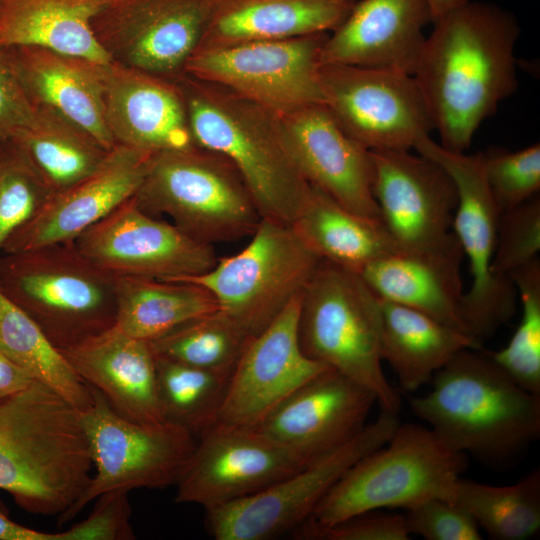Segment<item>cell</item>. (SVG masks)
<instances>
[{
  "mask_svg": "<svg viewBox=\"0 0 540 540\" xmlns=\"http://www.w3.org/2000/svg\"><path fill=\"white\" fill-rule=\"evenodd\" d=\"M451 501L464 508L494 540H527L540 531V470L518 482L494 486L460 478Z\"/></svg>",
  "mask_w": 540,
  "mask_h": 540,
  "instance_id": "e575fe53",
  "label": "cell"
},
{
  "mask_svg": "<svg viewBox=\"0 0 540 540\" xmlns=\"http://www.w3.org/2000/svg\"><path fill=\"white\" fill-rule=\"evenodd\" d=\"M251 236L243 250L218 258L209 271L171 281L209 290L218 310L254 337L303 293L321 258L285 222L262 217Z\"/></svg>",
  "mask_w": 540,
  "mask_h": 540,
  "instance_id": "9c48e42d",
  "label": "cell"
},
{
  "mask_svg": "<svg viewBox=\"0 0 540 540\" xmlns=\"http://www.w3.org/2000/svg\"><path fill=\"white\" fill-rule=\"evenodd\" d=\"M153 155L116 144L88 176L53 192L5 242L0 254L74 241L140 188Z\"/></svg>",
  "mask_w": 540,
  "mask_h": 540,
  "instance_id": "44dd1931",
  "label": "cell"
},
{
  "mask_svg": "<svg viewBox=\"0 0 540 540\" xmlns=\"http://www.w3.org/2000/svg\"><path fill=\"white\" fill-rule=\"evenodd\" d=\"M134 199L211 245L252 235L262 218L233 164L201 147L153 155Z\"/></svg>",
  "mask_w": 540,
  "mask_h": 540,
  "instance_id": "ba28073f",
  "label": "cell"
},
{
  "mask_svg": "<svg viewBox=\"0 0 540 540\" xmlns=\"http://www.w3.org/2000/svg\"><path fill=\"white\" fill-rule=\"evenodd\" d=\"M110 1L0 0V49L37 46L109 64L92 20Z\"/></svg>",
  "mask_w": 540,
  "mask_h": 540,
  "instance_id": "f1b7e54d",
  "label": "cell"
},
{
  "mask_svg": "<svg viewBox=\"0 0 540 540\" xmlns=\"http://www.w3.org/2000/svg\"><path fill=\"white\" fill-rule=\"evenodd\" d=\"M328 33L197 48L183 74L216 83L278 114L324 104L320 58Z\"/></svg>",
  "mask_w": 540,
  "mask_h": 540,
  "instance_id": "7c38bea8",
  "label": "cell"
},
{
  "mask_svg": "<svg viewBox=\"0 0 540 540\" xmlns=\"http://www.w3.org/2000/svg\"><path fill=\"white\" fill-rule=\"evenodd\" d=\"M305 466L255 429L215 425L199 436L175 484V501L209 510L262 491Z\"/></svg>",
  "mask_w": 540,
  "mask_h": 540,
  "instance_id": "ac0fdd59",
  "label": "cell"
},
{
  "mask_svg": "<svg viewBox=\"0 0 540 540\" xmlns=\"http://www.w3.org/2000/svg\"><path fill=\"white\" fill-rule=\"evenodd\" d=\"M288 151L306 181L349 211L381 221L372 194L370 151L353 140L324 104L278 115Z\"/></svg>",
  "mask_w": 540,
  "mask_h": 540,
  "instance_id": "7402d4cb",
  "label": "cell"
},
{
  "mask_svg": "<svg viewBox=\"0 0 540 540\" xmlns=\"http://www.w3.org/2000/svg\"><path fill=\"white\" fill-rule=\"evenodd\" d=\"M463 257L459 242L437 252H396L371 262L359 275L379 299L413 308L469 334L461 315Z\"/></svg>",
  "mask_w": 540,
  "mask_h": 540,
  "instance_id": "4316f807",
  "label": "cell"
},
{
  "mask_svg": "<svg viewBox=\"0 0 540 540\" xmlns=\"http://www.w3.org/2000/svg\"><path fill=\"white\" fill-rule=\"evenodd\" d=\"M433 23L428 0L355 1L345 20L328 34L321 64L390 69L414 75Z\"/></svg>",
  "mask_w": 540,
  "mask_h": 540,
  "instance_id": "cb8c5ba5",
  "label": "cell"
},
{
  "mask_svg": "<svg viewBox=\"0 0 540 540\" xmlns=\"http://www.w3.org/2000/svg\"><path fill=\"white\" fill-rule=\"evenodd\" d=\"M157 393L164 421L195 437L212 428L226 398L231 376L155 356Z\"/></svg>",
  "mask_w": 540,
  "mask_h": 540,
  "instance_id": "d590c367",
  "label": "cell"
},
{
  "mask_svg": "<svg viewBox=\"0 0 540 540\" xmlns=\"http://www.w3.org/2000/svg\"><path fill=\"white\" fill-rule=\"evenodd\" d=\"M413 148L441 165L455 182L458 203L452 230L468 258L472 279L462 297L461 315L467 332L482 342L513 316L517 291L509 277L491 271L500 213L484 176L481 154L448 151L429 135L419 138Z\"/></svg>",
  "mask_w": 540,
  "mask_h": 540,
  "instance_id": "8fae6325",
  "label": "cell"
},
{
  "mask_svg": "<svg viewBox=\"0 0 540 540\" xmlns=\"http://www.w3.org/2000/svg\"><path fill=\"white\" fill-rule=\"evenodd\" d=\"M400 424L381 409L375 421L351 441L268 488L205 510L206 527L216 540H265L294 531L359 459L384 445Z\"/></svg>",
  "mask_w": 540,
  "mask_h": 540,
  "instance_id": "4fadbf2b",
  "label": "cell"
},
{
  "mask_svg": "<svg viewBox=\"0 0 540 540\" xmlns=\"http://www.w3.org/2000/svg\"><path fill=\"white\" fill-rule=\"evenodd\" d=\"M355 1L212 0L197 48L332 32L348 16Z\"/></svg>",
  "mask_w": 540,
  "mask_h": 540,
  "instance_id": "83f0119b",
  "label": "cell"
},
{
  "mask_svg": "<svg viewBox=\"0 0 540 540\" xmlns=\"http://www.w3.org/2000/svg\"><path fill=\"white\" fill-rule=\"evenodd\" d=\"M404 516L410 534L427 540H479L480 528L470 514L445 498H429L406 509Z\"/></svg>",
  "mask_w": 540,
  "mask_h": 540,
  "instance_id": "b9f144b4",
  "label": "cell"
},
{
  "mask_svg": "<svg viewBox=\"0 0 540 540\" xmlns=\"http://www.w3.org/2000/svg\"><path fill=\"white\" fill-rule=\"evenodd\" d=\"M61 351L79 377L121 416L139 423L164 421L149 341L114 324Z\"/></svg>",
  "mask_w": 540,
  "mask_h": 540,
  "instance_id": "d4e9b609",
  "label": "cell"
},
{
  "mask_svg": "<svg viewBox=\"0 0 540 540\" xmlns=\"http://www.w3.org/2000/svg\"><path fill=\"white\" fill-rule=\"evenodd\" d=\"M212 0H111L93 18L113 61L176 80L206 28Z\"/></svg>",
  "mask_w": 540,
  "mask_h": 540,
  "instance_id": "e0dca14e",
  "label": "cell"
},
{
  "mask_svg": "<svg viewBox=\"0 0 540 540\" xmlns=\"http://www.w3.org/2000/svg\"><path fill=\"white\" fill-rule=\"evenodd\" d=\"M466 466V454L450 448L432 429L399 424L384 445L340 477L301 525L324 527L368 511L404 510L434 497L451 500Z\"/></svg>",
  "mask_w": 540,
  "mask_h": 540,
  "instance_id": "5b68a950",
  "label": "cell"
},
{
  "mask_svg": "<svg viewBox=\"0 0 540 540\" xmlns=\"http://www.w3.org/2000/svg\"><path fill=\"white\" fill-rule=\"evenodd\" d=\"M540 250V199L534 196L500 214L491 271L508 278L515 269L537 258Z\"/></svg>",
  "mask_w": 540,
  "mask_h": 540,
  "instance_id": "60d3db41",
  "label": "cell"
},
{
  "mask_svg": "<svg viewBox=\"0 0 540 540\" xmlns=\"http://www.w3.org/2000/svg\"><path fill=\"white\" fill-rule=\"evenodd\" d=\"M522 304L518 327L505 347L487 352L520 387L540 394V262L538 257L508 276Z\"/></svg>",
  "mask_w": 540,
  "mask_h": 540,
  "instance_id": "74e56055",
  "label": "cell"
},
{
  "mask_svg": "<svg viewBox=\"0 0 540 540\" xmlns=\"http://www.w3.org/2000/svg\"><path fill=\"white\" fill-rule=\"evenodd\" d=\"M38 105L23 83L8 49H0V142L18 138L34 122Z\"/></svg>",
  "mask_w": 540,
  "mask_h": 540,
  "instance_id": "f6af8a7d",
  "label": "cell"
},
{
  "mask_svg": "<svg viewBox=\"0 0 540 540\" xmlns=\"http://www.w3.org/2000/svg\"><path fill=\"white\" fill-rule=\"evenodd\" d=\"M375 402L369 389L328 367L294 391L255 430L309 465L357 436Z\"/></svg>",
  "mask_w": 540,
  "mask_h": 540,
  "instance_id": "ffe728a7",
  "label": "cell"
},
{
  "mask_svg": "<svg viewBox=\"0 0 540 540\" xmlns=\"http://www.w3.org/2000/svg\"><path fill=\"white\" fill-rule=\"evenodd\" d=\"M0 290L60 350L115 324L116 277L73 242L0 254Z\"/></svg>",
  "mask_w": 540,
  "mask_h": 540,
  "instance_id": "8992f818",
  "label": "cell"
},
{
  "mask_svg": "<svg viewBox=\"0 0 540 540\" xmlns=\"http://www.w3.org/2000/svg\"><path fill=\"white\" fill-rule=\"evenodd\" d=\"M414 73L440 146L465 153L482 122L518 86L516 16L469 0L435 20Z\"/></svg>",
  "mask_w": 540,
  "mask_h": 540,
  "instance_id": "6da1fadb",
  "label": "cell"
},
{
  "mask_svg": "<svg viewBox=\"0 0 540 540\" xmlns=\"http://www.w3.org/2000/svg\"><path fill=\"white\" fill-rule=\"evenodd\" d=\"M92 467L81 412L50 387L33 381L0 399V489L25 511L59 516Z\"/></svg>",
  "mask_w": 540,
  "mask_h": 540,
  "instance_id": "3957f363",
  "label": "cell"
},
{
  "mask_svg": "<svg viewBox=\"0 0 540 540\" xmlns=\"http://www.w3.org/2000/svg\"><path fill=\"white\" fill-rule=\"evenodd\" d=\"M90 388L92 403L81 419L95 473L79 498L58 516L59 524L72 520L104 492L175 485L197 442L181 426L121 416L102 393Z\"/></svg>",
  "mask_w": 540,
  "mask_h": 540,
  "instance_id": "30bf717a",
  "label": "cell"
},
{
  "mask_svg": "<svg viewBox=\"0 0 540 540\" xmlns=\"http://www.w3.org/2000/svg\"><path fill=\"white\" fill-rule=\"evenodd\" d=\"M0 151V253L7 239L27 223L53 191L14 144Z\"/></svg>",
  "mask_w": 540,
  "mask_h": 540,
  "instance_id": "f35d334b",
  "label": "cell"
},
{
  "mask_svg": "<svg viewBox=\"0 0 540 540\" xmlns=\"http://www.w3.org/2000/svg\"><path fill=\"white\" fill-rule=\"evenodd\" d=\"M481 154L483 172L500 214L534 197L540 189V145Z\"/></svg>",
  "mask_w": 540,
  "mask_h": 540,
  "instance_id": "ab89813d",
  "label": "cell"
},
{
  "mask_svg": "<svg viewBox=\"0 0 540 540\" xmlns=\"http://www.w3.org/2000/svg\"><path fill=\"white\" fill-rule=\"evenodd\" d=\"M301 295L250 339L231 375L216 426L255 429L294 391L328 368L300 348Z\"/></svg>",
  "mask_w": 540,
  "mask_h": 540,
  "instance_id": "d6986e66",
  "label": "cell"
},
{
  "mask_svg": "<svg viewBox=\"0 0 540 540\" xmlns=\"http://www.w3.org/2000/svg\"><path fill=\"white\" fill-rule=\"evenodd\" d=\"M291 225L321 260L358 274L371 262L398 252L381 221L349 211L312 185Z\"/></svg>",
  "mask_w": 540,
  "mask_h": 540,
  "instance_id": "4dcf8cb0",
  "label": "cell"
},
{
  "mask_svg": "<svg viewBox=\"0 0 540 540\" xmlns=\"http://www.w3.org/2000/svg\"><path fill=\"white\" fill-rule=\"evenodd\" d=\"M37 105L50 107L86 130L105 150L115 141L105 119L104 67L37 46L7 48Z\"/></svg>",
  "mask_w": 540,
  "mask_h": 540,
  "instance_id": "484cf974",
  "label": "cell"
},
{
  "mask_svg": "<svg viewBox=\"0 0 540 540\" xmlns=\"http://www.w3.org/2000/svg\"><path fill=\"white\" fill-rule=\"evenodd\" d=\"M14 143L53 192L88 176L108 151L58 111L38 105L33 124Z\"/></svg>",
  "mask_w": 540,
  "mask_h": 540,
  "instance_id": "d6a6232c",
  "label": "cell"
},
{
  "mask_svg": "<svg viewBox=\"0 0 540 540\" xmlns=\"http://www.w3.org/2000/svg\"><path fill=\"white\" fill-rule=\"evenodd\" d=\"M0 351L33 380L50 387L78 411L92 403L91 388L39 325L0 290Z\"/></svg>",
  "mask_w": 540,
  "mask_h": 540,
  "instance_id": "836d02e7",
  "label": "cell"
},
{
  "mask_svg": "<svg viewBox=\"0 0 540 540\" xmlns=\"http://www.w3.org/2000/svg\"><path fill=\"white\" fill-rule=\"evenodd\" d=\"M197 146L228 159L263 218L291 224L311 185L285 143L278 114L216 83L178 79Z\"/></svg>",
  "mask_w": 540,
  "mask_h": 540,
  "instance_id": "277c9868",
  "label": "cell"
},
{
  "mask_svg": "<svg viewBox=\"0 0 540 540\" xmlns=\"http://www.w3.org/2000/svg\"><path fill=\"white\" fill-rule=\"evenodd\" d=\"M128 493L117 489L99 495L92 512L68 530L57 532L58 540L135 539Z\"/></svg>",
  "mask_w": 540,
  "mask_h": 540,
  "instance_id": "7bdbcfd3",
  "label": "cell"
},
{
  "mask_svg": "<svg viewBox=\"0 0 540 540\" xmlns=\"http://www.w3.org/2000/svg\"><path fill=\"white\" fill-rule=\"evenodd\" d=\"M33 381L0 351V399L24 389Z\"/></svg>",
  "mask_w": 540,
  "mask_h": 540,
  "instance_id": "bcb514c9",
  "label": "cell"
},
{
  "mask_svg": "<svg viewBox=\"0 0 540 540\" xmlns=\"http://www.w3.org/2000/svg\"><path fill=\"white\" fill-rule=\"evenodd\" d=\"M295 531L300 539L318 540H408L411 535L403 513L383 510L357 514L324 527L300 525Z\"/></svg>",
  "mask_w": 540,
  "mask_h": 540,
  "instance_id": "ee69618b",
  "label": "cell"
},
{
  "mask_svg": "<svg viewBox=\"0 0 540 540\" xmlns=\"http://www.w3.org/2000/svg\"><path fill=\"white\" fill-rule=\"evenodd\" d=\"M324 105L342 129L367 150H409L433 129L413 75L341 64H321Z\"/></svg>",
  "mask_w": 540,
  "mask_h": 540,
  "instance_id": "5bb4252c",
  "label": "cell"
},
{
  "mask_svg": "<svg viewBox=\"0 0 540 540\" xmlns=\"http://www.w3.org/2000/svg\"><path fill=\"white\" fill-rule=\"evenodd\" d=\"M116 299L115 325L146 341L218 310L211 292L189 281L120 276Z\"/></svg>",
  "mask_w": 540,
  "mask_h": 540,
  "instance_id": "1f68e13d",
  "label": "cell"
},
{
  "mask_svg": "<svg viewBox=\"0 0 540 540\" xmlns=\"http://www.w3.org/2000/svg\"><path fill=\"white\" fill-rule=\"evenodd\" d=\"M480 350L458 352L409 404L450 448L505 465L540 436V394L520 387Z\"/></svg>",
  "mask_w": 540,
  "mask_h": 540,
  "instance_id": "7a4b0ae2",
  "label": "cell"
},
{
  "mask_svg": "<svg viewBox=\"0 0 540 540\" xmlns=\"http://www.w3.org/2000/svg\"><path fill=\"white\" fill-rule=\"evenodd\" d=\"M381 300L358 273L321 260L301 295L298 341L310 359L369 389L397 414L400 399L382 369Z\"/></svg>",
  "mask_w": 540,
  "mask_h": 540,
  "instance_id": "52a82bcc",
  "label": "cell"
},
{
  "mask_svg": "<svg viewBox=\"0 0 540 540\" xmlns=\"http://www.w3.org/2000/svg\"><path fill=\"white\" fill-rule=\"evenodd\" d=\"M0 540H58V533L37 531L11 520L0 510Z\"/></svg>",
  "mask_w": 540,
  "mask_h": 540,
  "instance_id": "7dc6e473",
  "label": "cell"
},
{
  "mask_svg": "<svg viewBox=\"0 0 540 540\" xmlns=\"http://www.w3.org/2000/svg\"><path fill=\"white\" fill-rule=\"evenodd\" d=\"M105 119L116 144L155 155L195 147L177 82L116 61L104 67Z\"/></svg>",
  "mask_w": 540,
  "mask_h": 540,
  "instance_id": "603a6c76",
  "label": "cell"
},
{
  "mask_svg": "<svg viewBox=\"0 0 540 540\" xmlns=\"http://www.w3.org/2000/svg\"><path fill=\"white\" fill-rule=\"evenodd\" d=\"M72 242L89 261L115 277L171 281L203 274L218 260L211 244L144 211L134 196Z\"/></svg>",
  "mask_w": 540,
  "mask_h": 540,
  "instance_id": "2e32d148",
  "label": "cell"
},
{
  "mask_svg": "<svg viewBox=\"0 0 540 540\" xmlns=\"http://www.w3.org/2000/svg\"><path fill=\"white\" fill-rule=\"evenodd\" d=\"M468 1L469 0H428L433 15V22L450 10L457 8Z\"/></svg>",
  "mask_w": 540,
  "mask_h": 540,
  "instance_id": "c3c4849f",
  "label": "cell"
},
{
  "mask_svg": "<svg viewBox=\"0 0 540 540\" xmlns=\"http://www.w3.org/2000/svg\"><path fill=\"white\" fill-rule=\"evenodd\" d=\"M381 300V299H380ZM381 357L406 392L427 383L464 349H481L479 340L413 308L381 300Z\"/></svg>",
  "mask_w": 540,
  "mask_h": 540,
  "instance_id": "f546056e",
  "label": "cell"
},
{
  "mask_svg": "<svg viewBox=\"0 0 540 540\" xmlns=\"http://www.w3.org/2000/svg\"><path fill=\"white\" fill-rule=\"evenodd\" d=\"M369 151L372 194L398 252H437L456 245L459 241L451 228L458 192L449 173L409 150Z\"/></svg>",
  "mask_w": 540,
  "mask_h": 540,
  "instance_id": "9a60e30c",
  "label": "cell"
},
{
  "mask_svg": "<svg viewBox=\"0 0 540 540\" xmlns=\"http://www.w3.org/2000/svg\"><path fill=\"white\" fill-rule=\"evenodd\" d=\"M252 337L219 310L149 341L155 356L231 376Z\"/></svg>",
  "mask_w": 540,
  "mask_h": 540,
  "instance_id": "8d00e7d4",
  "label": "cell"
}]
</instances>
